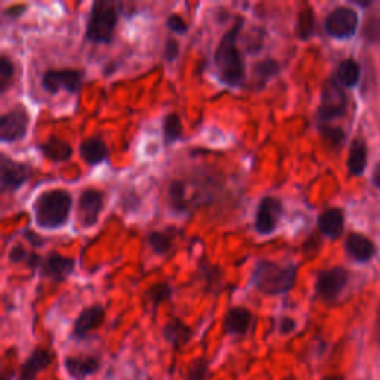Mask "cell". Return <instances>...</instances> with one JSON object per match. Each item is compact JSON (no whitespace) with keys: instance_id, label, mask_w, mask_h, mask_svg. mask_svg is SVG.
<instances>
[{"instance_id":"cell-1","label":"cell","mask_w":380,"mask_h":380,"mask_svg":"<svg viewBox=\"0 0 380 380\" xmlns=\"http://www.w3.org/2000/svg\"><path fill=\"white\" fill-rule=\"evenodd\" d=\"M244 29V17H236L233 25L223 35L214 52V66L217 70V78L231 88H239L244 85L247 79L245 66L241 54L238 51V37Z\"/></svg>"},{"instance_id":"cell-2","label":"cell","mask_w":380,"mask_h":380,"mask_svg":"<svg viewBox=\"0 0 380 380\" xmlns=\"http://www.w3.org/2000/svg\"><path fill=\"white\" fill-rule=\"evenodd\" d=\"M298 276V266L279 264L271 260H260L252 269L250 284L264 295H281L293 290Z\"/></svg>"},{"instance_id":"cell-3","label":"cell","mask_w":380,"mask_h":380,"mask_svg":"<svg viewBox=\"0 0 380 380\" xmlns=\"http://www.w3.org/2000/svg\"><path fill=\"white\" fill-rule=\"evenodd\" d=\"M72 202V195L64 189H51L40 193L33 202L36 226L48 231L61 229L68 220Z\"/></svg>"},{"instance_id":"cell-4","label":"cell","mask_w":380,"mask_h":380,"mask_svg":"<svg viewBox=\"0 0 380 380\" xmlns=\"http://www.w3.org/2000/svg\"><path fill=\"white\" fill-rule=\"evenodd\" d=\"M121 4L111 0H97L91 5L85 39L92 44H110L118 24Z\"/></svg>"},{"instance_id":"cell-5","label":"cell","mask_w":380,"mask_h":380,"mask_svg":"<svg viewBox=\"0 0 380 380\" xmlns=\"http://www.w3.org/2000/svg\"><path fill=\"white\" fill-rule=\"evenodd\" d=\"M83 78H85V73L78 68H51L42 76L40 83L42 88L51 95H55L59 91L78 94L82 88Z\"/></svg>"},{"instance_id":"cell-6","label":"cell","mask_w":380,"mask_h":380,"mask_svg":"<svg viewBox=\"0 0 380 380\" xmlns=\"http://www.w3.org/2000/svg\"><path fill=\"white\" fill-rule=\"evenodd\" d=\"M32 176L33 170L29 164L13 161L5 153L0 154V189L4 193L17 192Z\"/></svg>"},{"instance_id":"cell-7","label":"cell","mask_w":380,"mask_h":380,"mask_svg":"<svg viewBox=\"0 0 380 380\" xmlns=\"http://www.w3.org/2000/svg\"><path fill=\"white\" fill-rule=\"evenodd\" d=\"M30 115L24 106H17L0 118V142L17 143L27 135Z\"/></svg>"},{"instance_id":"cell-8","label":"cell","mask_w":380,"mask_h":380,"mask_svg":"<svg viewBox=\"0 0 380 380\" xmlns=\"http://www.w3.org/2000/svg\"><path fill=\"white\" fill-rule=\"evenodd\" d=\"M284 214V207L281 200L275 196H264L257 205L256 209V219H255V231L262 235L267 236L276 231L278 223Z\"/></svg>"},{"instance_id":"cell-9","label":"cell","mask_w":380,"mask_h":380,"mask_svg":"<svg viewBox=\"0 0 380 380\" xmlns=\"http://www.w3.org/2000/svg\"><path fill=\"white\" fill-rule=\"evenodd\" d=\"M104 205V193L98 189L88 188L82 190L78 200V220L82 228L95 226Z\"/></svg>"},{"instance_id":"cell-10","label":"cell","mask_w":380,"mask_h":380,"mask_svg":"<svg viewBox=\"0 0 380 380\" xmlns=\"http://www.w3.org/2000/svg\"><path fill=\"white\" fill-rule=\"evenodd\" d=\"M358 29V16L354 9L341 6L329 13L326 18V30L331 37L348 39L354 36Z\"/></svg>"},{"instance_id":"cell-11","label":"cell","mask_w":380,"mask_h":380,"mask_svg":"<svg viewBox=\"0 0 380 380\" xmlns=\"http://www.w3.org/2000/svg\"><path fill=\"white\" fill-rule=\"evenodd\" d=\"M348 283V274L342 267H331L327 271H321L315 281V293L319 299L333 302L343 291Z\"/></svg>"},{"instance_id":"cell-12","label":"cell","mask_w":380,"mask_h":380,"mask_svg":"<svg viewBox=\"0 0 380 380\" xmlns=\"http://www.w3.org/2000/svg\"><path fill=\"white\" fill-rule=\"evenodd\" d=\"M104 319H106V309L100 303H95L82 309L80 314L73 322L72 339L78 342L85 341L94 330L103 326Z\"/></svg>"},{"instance_id":"cell-13","label":"cell","mask_w":380,"mask_h":380,"mask_svg":"<svg viewBox=\"0 0 380 380\" xmlns=\"http://www.w3.org/2000/svg\"><path fill=\"white\" fill-rule=\"evenodd\" d=\"M102 369V358L91 354L67 355L64 358V370L73 380H87Z\"/></svg>"},{"instance_id":"cell-14","label":"cell","mask_w":380,"mask_h":380,"mask_svg":"<svg viewBox=\"0 0 380 380\" xmlns=\"http://www.w3.org/2000/svg\"><path fill=\"white\" fill-rule=\"evenodd\" d=\"M55 360V354L49 348H36L32 350V354L24 360L18 370L17 380H36V377L45 372Z\"/></svg>"},{"instance_id":"cell-15","label":"cell","mask_w":380,"mask_h":380,"mask_svg":"<svg viewBox=\"0 0 380 380\" xmlns=\"http://www.w3.org/2000/svg\"><path fill=\"white\" fill-rule=\"evenodd\" d=\"M252 324H255V315L245 306H233L224 315L223 331L231 337H244L250 333Z\"/></svg>"},{"instance_id":"cell-16","label":"cell","mask_w":380,"mask_h":380,"mask_svg":"<svg viewBox=\"0 0 380 380\" xmlns=\"http://www.w3.org/2000/svg\"><path fill=\"white\" fill-rule=\"evenodd\" d=\"M76 260L59 255V252H49L40 264L42 276L52 279L54 283H63L75 271Z\"/></svg>"},{"instance_id":"cell-17","label":"cell","mask_w":380,"mask_h":380,"mask_svg":"<svg viewBox=\"0 0 380 380\" xmlns=\"http://www.w3.org/2000/svg\"><path fill=\"white\" fill-rule=\"evenodd\" d=\"M345 110L343 94L336 85V82H330L324 88L322 103L318 110V118L321 121H330L333 118L341 116Z\"/></svg>"},{"instance_id":"cell-18","label":"cell","mask_w":380,"mask_h":380,"mask_svg":"<svg viewBox=\"0 0 380 380\" xmlns=\"http://www.w3.org/2000/svg\"><path fill=\"white\" fill-rule=\"evenodd\" d=\"M162 336L165 342L170 343L174 350H181L190 343L193 330L183 319L173 318L162 327Z\"/></svg>"},{"instance_id":"cell-19","label":"cell","mask_w":380,"mask_h":380,"mask_svg":"<svg viewBox=\"0 0 380 380\" xmlns=\"http://www.w3.org/2000/svg\"><path fill=\"white\" fill-rule=\"evenodd\" d=\"M79 154L88 165L95 166L103 164L109 158V147L102 137L92 135L83 140L79 145Z\"/></svg>"},{"instance_id":"cell-20","label":"cell","mask_w":380,"mask_h":380,"mask_svg":"<svg viewBox=\"0 0 380 380\" xmlns=\"http://www.w3.org/2000/svg\"><path fill=\"white\" fill-rule=\"evenodd\" d=\"M37 150L52 162H67L73 154V147L64 140L51 135L44 143L37 146Z\"/></svg>"},{"instance_id":"cell-21","label":"cell","mask_w":380,"mask_h":380,"mask_svg":"<svg viewBox=\"0 0 380 380\" xmlns=\"http://www.w3.org/2000/svg\"><path fill=\"white\" fill-rule=\"evenodd\" d=\"M343 226H345V217L342 209L339 208H330L327 211H324V213L318 217L319 231L331 239H336L342 235Z\"/></svg>"},{"instance_id":"cell-22","label":"cell","mask_w":380,"mask_h":380,"mask_svg":"<svg viewBox=\"0 0 380 380\" xmlns=\"http://www.w3.org/2000/svg\"><path fill=\"white\" fill-rule=\"evenodd\" d=\"M346 250L350 257L358 262H369L374 256V245L369 238L360 233H352L346 239Z\"/></svg>"},{"instance_id":"cell-23","label":"cell","mask_w":380,"mask_h":380,"mask_svg":"<svg viewBox=\"0 0 380 380\" xmlns=\"http://www.w3.org/2000/svg\"><path fill=\"white\" fill-rule=\"evenodd\" d=\"M176 229L174 228H168L166 231H152L147 235V243L150 248L153 250L154 255L164 256L168 251L171 250L173 243H174V236H176Z\"/></svg>"},{"instance_id":"cell-24","label":"cell","mask_w":380,"mask_h":380,"mask_svg":"<svg viewBox=\"0 0 380 380\" xmlns=\"http://www.w3.org/2000/svg\"><path fill=\"white\" fill-rule=\"evenodd\" d=\"M365 165H367V149L365 145L361 142H355L350 147L349 152V159H348V168L349 173L352 176H361L365 170Z\"/></svg>"},{"instance_id":"cell-25","label":"cell","mask_w":380,"mask_h":380,"mask_svg":"<svg viewBox=\"0 0 380 380\" xmlns=\"http://www.w3.org/2000/svg\"><path fill=\"white\" fill-rule=\"evenodd\" d=\"M171 298H173V287L168 283H157L146 291L145 300L153 311H157L159 305L170 302Z\"/></svg>"},{"instance_id":"cell-26","label":"cell","mask_w":380,"mask_h":380,"mask_svg":"<svg viewBox=\"0 0 380 380\" xmlns=\"http://www.w3.org/2000/svg\"><path fill=\"white\" fill-rule=\"evenodd\" d=\"M281 70V64L274 59H266L255 64L252 67V73H255L256 83H259V88L264 87V83L269 82L274 76H276Z\"/></svg>"},{"instance_id":"cell-27","label":"cell","mask_w":380,"mask_h":380,"mask_svg":"<svg viewBox=\"0 0 380 380\" xmlns=\"http://www.w3.org/2000/svg\"><path fill=\"white\" fill-rule=\"evenodd\" d=\"M162 134H164V143L165 146H170L183 134V123L181 118L177 114H168L162 121Z\"/></svg>"},{"instance_id":"cell-28","label":"cell","mask_w":380,"mask_h":380,"mask_svg":"<svg viewBox=\"0 0 380 380\" xmlns=\"http://www.w3.org/2000/svg\"><path fill=\"white\" fill-rule=\"evenodd\" d=\"M315 32V16L311 6H306L299 12L298 17V29H295V35L300 40L311 39Z\"/></svg>"},{"instance_id":"cell-29","label":"cell","mask_w":380,"mask_h":380,"mask_svg":"<svg viewBox=\"0 0 380 380\" xmlns=\"http://www.w3.org/2000/svg\"><path fill=\"white\" fill-rule=\"evenodd\" d=\"M168 196H170V204L176 213H185L188 209L186 201V185L185 181L176 180L168 188Z\"/></svg>"},{"instance_id":"cell-30","label":"cell","mask_w":380,"mask_h":380,"mask_svg":"<svg viewBox=\"0 0 380 380\" xmlns=\"http://www.w3.org/2000/svg\"><path fill=\"white\" fill-rule=\"evenodd\" d=\"M208 376H209V361L207 360V357L201 355L193 358L189 362L185 380H207Z\"/></svg>"},{"instance_id":"cell-31","label":"cell","mask_w":380,"mask_h":380,"mask_svg":"<svg viewBox=\"0 0 380 380\" xmlns=\"http://www.w3.org/2000/svg\"><path fill=\"white\" fill-rule=\"evenodd\" d=\"M337 76L345 87H355L360 80V66L354 60H345L339 66Z\"/></svg>"},{"instance_id":"cell-32","label":"cell","mask_w":380,"mask_h":380,"mask_svg":"<svg viewBox=\"0 0 380 380\" xmlns=\"http://www.w3.org/2000/svg\"><path fill=\"white\" fill-rule=\"evenodd\" d=\"M16 76V66L8 55H0V94H5L12 85V79Z\"/></svg>"},{"instance_id":"cell-33","label":"cell","mask_w":380,"mask_h":380,"mask_svg":"<svg viewBox=\"0 0 380 380\" xmlns=\"http://www.w3.org/2000/svg\"><path fill=\"white\" fill-rule=\"evenodd\" d=\"M201 275L205 279L208 287L219 286V281L221 278V272L217 269V267L207 262H201Z\"/></svg>"},{"instance_id":"cell-34","label":"cell","mask_w":380,"mask_h":380,"mask_svg":"<svg viewBox=\"0 0 380 380\" xmlns=\"http://www.w3.org/2000/svg\"><path fill=\"white\" fill-rule=\"evenodd\" d=\"M166 27L176 35H186L189 32V25L178 13H171L170 17L166 18Z\"/></svg>"},{"instance_id":"cell-35","label":"cell","mask_w":380,"mask_h":380,"mask_svg":"<svg viewBox=\"0 0 380 380\" xmlns=\"http://www.w3.org/2000/svg\"><path fill=\"white\" fill-rule=\"evenodd\" d=\"M180 55V45L174 37H168L164 45V60L168 63H173L177 60Z\"/></svg>"},{"instance_id":"cell-36","label":"cell","mask_w":380,"mask_h":380,"mask_svg":"<svg viewBox=\"0 0 380 380\" xmlns=\"http://www.w3.org/2000/svg\"><path fill=\"white\" fill-rule=\"evenodd\" d=\"M30 255L25 251V248L23 245H13L11 250H9V255H8V259L11 263H21V262H27L29 260Z\"/></svg>"},{"instance_id":"cell-37","label":"cell","mask_w":380,"mask_h":380,"mask_svg":"<svg viewBox=\"0 0 380 380\" xmlns=\"http://www.w3.org/2000/svg\"><path fill=\"white\" fill-rule=\"evenodd\" d=\"M295 327H298V324H295V321L293 318L284 317L279 322V333L283 336H288L295 330Z\"/></svg>"},{"instance_id":"cell-38","label":"cell","mask_w":380,"mask_h":380,"mask_svg":"<svg viewBox=\"0 0 380 380\" xmlns=\"http://www.w3.org/2000/svg\"><path fill=\"white\" fill-rule=\"evenodd\" d=\"M321 131H322L324 137H327L330 140V142H333V143H339L341 140H342V137H343V134H342L341 130L329 128V126H322Z\"/></svg>"},{"instance_id":"cell-39","label":"cell","mask_w":380,"mask_h":380,"mask_svg":"<svg viewBox=\"0 0 380 380\" xmlns=\"http://www.w3.org/2000/svg\"><path fill=\"white\" fill-rule=\"evenodd\" d=\"M367 37L372 40H376L380 37V21L379 20H372L367 24Z\"/></svg>"},{"instance_id":"cell-40","label":"cell","mask_w":380,"mask_h":380,"mask_svg":"<svg viewBox=\"0 0 380 380\" xmlns=\"http://www.w3.org/2000/svg\"><path fill=\"white\" fill-rule=\"evenodd\" d=\"M25 9H27V5H13L4 11V16L8 18H18L20 16H23Z\"/></svg>"},{"instance_id":"cell-41","label":"cell","mask_w":380,"mask_h":380,"mask_svg":"<svg viewBox=\"0 0 380 380\" xmlns=\"http://www.w3.org/2000/svg\"><path fill=\"white\" fill-rule=\"evenodd\" d=\"M23 235H24V238L27 239V241L32 243V245H33V247H36V248L42 247V245H44V243H45L44 239H42L39 235L33 233L32 231H24V232H23Z\"/></svg>"},{"instance_id":"cell-42","label":"cell","mask_w":380,"mask_h":380,"mask_svg":"<svg viewBox=\"0 0 380 380\" xmlns=\"http://www.w3.org/2000/svg\"><path fill=\"white\" fill-rule=\"evenodd\" d=\"M373 181L377 188H380V164L376 166V170L373 173Z\"/></svg>"},{"instance_id":"cell-43","label":"cell","mask_w":380,"mask_h":380,"mask_svg":"<svg viewBox=\"0 0 380 380\" xmlns=\"http://www.w3.org/2000/svg\"><path fill=\"white\" fill-rule=\"evenodd\" d=\"M322 380H345L343 376H339V374H334V376H326Z\"/></svg>"},{"instance_id":"cell-44","label":"cell","mask_w":380,"mask_h":380,"mask_svg":"<svg viewBox=\"0 0 380 380\" xmlns=\"http://www.w3.org/2000/svg\"><path fill=\"white\" fill-rule=\"evenodd\" d=\"M376 336H377V341L380 342V315H379V321H377V329H376Z\"/></svg>"},{"instance_id":"cell-45","label":"cell","mask_w":380,"mask_h":380,"mask_svg":"<svg viewBox=\"0 0 380 380\" xmlns=\"http://www.w3.org/2000/svg\"><path fill=\"white\" fill-rule=\"evenodd\" d=\"M281 380H298V377H295L294 374H288V376H284Z\"/></svg>"},{"instance_id":"cell-46","label":"cell","mask_w":380,"mask_h":380,"mask_svg":"<svg viewBox=\"0 0 380 380\" xmlns=\"http://www.w3.org/2000/svg\"><path fill=\"white\" fill-rule=\"evenodd\" d=\"M146 380H158V379H153V377H149V379H146Z\"/></svg>"}]
</instances>
